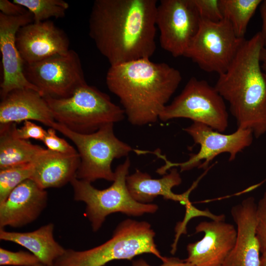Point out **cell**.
<instances>
[{
  "label": "cell",
  "mask_w": 266,
  "mask_h": 266,
  "mask_svg": "<svg viewBox=\"0 0 266 266\" xmlns=\"http://www.w3.org/2000/svg\"><path fill=\"white\" fill-rule=\"evenodd\" d=\"M200 21L193 0H161L157 7L156 23L162 48L174 57H184Z\"/></svg>",
  "instance_id": "7c38bea8"
},
{
  "label": "cell",
  "mask_w": 266,
  "mask_h": 266,
  "mask_svg": "<svg viewBox=\"0 0 266 266\" xmlns=\"http://www.w3.org/2000/svg\"><path fill=\"white\" fill-rule=\"evenodd\" d=\"M32 170V163L0 169V203L20 184L31 178Z\"/></svg>",
  "instance_id": "d4e9b609"
},
{
  "label": "cell",
  "mask_w": 266,
  "mask_h": 266,
  "mask_svg": "<svg viewBox=\"0 0 266 266\" xmlns=\"http://www.w3.org/2000/svg\"><path fill=\"white\" fill-rule=\"evenodd\" d=\"M31 179L39 187H61L74 178L80 159L77 152L63 154L43 148L33 162Z\"/></svg>",
  "instance_id": "d6986e66"
},
{
  "label": "cell",
  "mask_w": 266,
  "mask_h": 266,
  "mask_svg": "<svg viewBox=\"0 0 266 266\" xmlns=\"http://www.w3.org/2000/svg\"><path fill=\"white\" fill-rule=\"evenodd\" d=\"M257 204L255 199L249 197L231 208L237 237L222 266H260V246L256 232Z\"/></svg>",
  "instance_id": "2e32d148"
},
{
  "label": "cell",
  "mask_w": 266,
  "mask_h": 266,
  "mask_svg": "<svg viewBox=\"0 0 266 266\" xmlns=\"http://www.w3.org/2000/svg\"><path fill=\"white\" fill-rule=\"evenodd\" d=\"M33 22V14L29 11L15 17L0 13V50L2 66V78L0 85L1 99L11 91L18 89H31L40 94L26 78L23 71L24 63L16 44V35L19 29Z\"/></svg>",
  "instance_id": "4fadbf2b"
},
{
  "label": "cell",
  "mask_w": 266,
  "mask_h": 266,
  "mask_svg": "<svg viewBox=\"0 0 266 266\" xmlns=\"http://www.w3.org/2000/svg\"><path fill=\"white\" fill-rule=\"evenodd\" d=\"M245 39L236 36L225 19L216 22L200 20L184 57L203 71L219 75L229 67Z\"/></svg>",
  "instance_id": "9c48e42d"
},
{
  "label": "cell",
  "mask_w": 266,
  "mask_h": 266,
  "mask_svg": "<svg viewBox=\"0 0 266 266\" xmlns=\"http://www.w3.org/2000/svg\"><path fill=\"white\" fill-rule=\"evenodd\" d=\"M264 47L260 32L245 39L214 86L229 102L238 128L251 130L257 138L266 133V77L260 62Z\"/></svg>",
  "instance_id": "3957f363"
},
{
  "label": "cell",
  "mask_w": 266,
  "mask_h": 266,
  "mask_svg": "<svg viewBox=\"0 0 266 266\" xmlns=\"http://www.w3.org/2000/svg\"><path fill=\"white\" fill-rule=\"evenodd\" d=\"M155 235L148 222L128 219L118 225L105 243L84 251L66 249L53 266H103L114 260H130L144 253L153 254L165 262L167 257L157 249Z\"/></svg>",
  "instance_id": "277c9868"
},
{
  "label": "cell",
  "mask_w": 266,
  "mask_h": 266,
  "mask_svg": "<svg viewBox=\"0 0 266 266\" xmlns=\"http://www.w3.org/2000/svg\"><path fill=\"white\" fill-rule=\"evenodd\" d=\"M46 133L47 131L42 127L31 121L24 122L23 126L20 128H17L16 125L14 128V133L15 136L25 140L33 138L43 141Z\"/></svg>",
  "instance_id": "f546056e"
},
{
  "label": "cell",
  "mask_w": 266,
  "mask_h": 266,
  "mask_svg": "<svg viewBox=\"0 0 266 266\" xmlns=\"http://www.w3.org/2000/svg\"><path fill=\"white\" fill-rule=\"evenodd\" d=\"M43 97L55 121L79 133H95L106 125L121 121L125 115L108 95L87 84L66 98Z\"/></svg>",
  "instance_id": "5b68a950"
},
{
  "label": "cell",
  "mask_w": 266,
  "mask_h": 266,
  "mask_svg": "<svg viewBox=\"0 0 266 266\" xmlns=\"http://www.w3.org/2000/svg\"><path fill=\"white\" fill-rule=\"evenodd\" d=\"M1 100L0 125L36 121L51 128L55 122L45 99L35 90L15 89Z\"/></svg>",
  "instance_id": "ac0fdd59"
},
{
  "label": "cell",
  "mask_w": 266,
  "mask_h": 266,
  "mask_svg": "<svg viewBox=\"0 0 266 266\" xmlns=\"http://www.w3.org/2000/svg\"><path fill=\"white\" fill-rule=\"evenodd\" d=\"M41 263L31 252L11 251L0 248V265L1 266H30Z\"/></svg>",
  "instance_id": "484cf974"
},
{
  "label": "cell",
  "mask_w": 266,
  "mask_h": 266,
  "mask_svg": "<svg viewBox=\"0 0 266 266\" xmlns=\"http://www.w3.org/2000/svg\"><path fill=\"white\" fill-rule=\"evenodd\" d=\"M132 266H152L149 265L145 260L140 259L133 262ZM159 266H194L186 262L185 260H181L178 258H167L166 261Z\"/></svg>",
  "instance_id": "1f68e13d"
},
{
  "label": "cell",
  "mask_w": 266,
  "mask_h": 266,
  "mask_svg": "<svg viewBox=\"0 0 266 266\" xmlns=\"http://www.w3.org/2000/svg\"><path fill=\"white\" fill-rule=\"evenodd\" d=\"M16 44L25 64L65 54L70 50L66 34L48 20L33 22L21 27L16 33Z\"/></svg>",
  "instance_id": "9a60e30c"
},
{
  "label": "cell",
  "mask_w": 266,
  "mask_h": 266,
  "mask_svg": "<svg viewBox=\"0 0 266 266\" xmlns=\"http://www.w3.org/2000/svg\"><path fill=\"white\" fill-rule=\"evenodd\" d=\"M181 80L177 69L150 59L110 66L106 76L107 86L119 98L128 121L138 126L159 119Z\"/></svg>",
  "instance_id": "7a4b0ae2"
},
{
  "label": "cell",
  "mask_w": 266,
  "mask_h": 266,
  "mask_svg": "<svg viewBox=\"0 0 266 266\" xmlns=\"http://www.w3.org/2000/svg\"><path fill=\"white\" fill-rule=\"evenodd\" d=\"M261 0H219L223 19L231 24L235 34L244 38L249 22Z\"/></svg>",
  "instance_id": "603a6c76"
},
{
  "label": "cell",
  "mask_w": 266,
  "mask_h": 266,
  "mask_svg": "<svg viewBox=\"0 0 266 266\" xmlns=\"http://www.w3.org/2000/svg\"><path fill=\"white\" fill-rule=\"evenodd\" d=\"M54 225L50 223L28 232H8L0 229V239L19 244L34 255L46 266H53L66 249L54 237Z\"/></svg>",
  "instance_id": "44dd1931"
},
{
  "label": "cell",
  "mask_w": 266,
  "mask_h": 266,
  "mask_svg": "<svg viewBox=\"0 0 266 266\" xmlns=\"http://www.w3.org/2000/svg\"><path fill=\"white\" fill-rule=\"evenodd\" d=\"M16 124L0 125V169L32 163L43 149L16 136Z\"/></svg>",
  "instance_id": "7402d4cb"
},
{
  "label": "cell",
  "mask_w": 266,
  "mask_h": 266,
  "mask_svg": "<svg viewBox=\"0 0 266 266\" xmlns=\"http://www.w3.org/2000/svg\"><path fill=\"white\" fill-rule=\"evenodd\" d=\"M225 220L203 221L196 227V233H203L202 239L188 244L185 260L194 266H222L233 249L237 231Z\"/></svg>",
  "instance_id": "5bb4252c"
},
{
  "label": "cell",
  "mask_w": 266,
  "mask_h": 266,
  "mask_svg": "<svg viewBox=\"0 0 266 266\" xmlns=\"http://www.w3.org/2000/svg\"><path fill=\"white\" fill-rule=\"evenodd\" d=\"M262 20V31L260 32L263 39L264 47H266V0H262L260 5Z\"/></svg>",
  "instance_id": "d6a6232c"
},
{
  "label": "cell",
  "mask_w": 266,
  "mask_h": 266,
  "mask_svg": "<svg viewBox=\"0 0 266 266\" xmlns=\"http://www.w3.org/2000/svg\"><path fill=\"white\" fill-rule=\"evenodd\" d=\"M182 179L177 169L173 168L169 173L165 174L160 179H153L146 172L136 169L134 173L128 175L126 178L128 190L136 201L148 203L155 198L162 196L165 200L179 201L185 205L190 203L189 196L197 182L194 183L187 192L182 194H176L172 189L179 185Z\"/></svg>",
  "instance_id": "ffe728a7"
},
{
  "label": "cell",
  "mask_w": 266,
  "mask_h": 266,
  "mask_svg": "<svg viewBox=\"0 0 266 266\" xmlns=\"http://www.w3.org/2000/svg\"><path fill=\"white\" fill-rule=\"evenodd\" d=\"M260 62L262 69L266 77V47H263L260 55Z\"/></svg>",
  "instance_id": "836d02e7"
},
{
  "label": "cell",
  "mask_w": 266,
  "mask_h": 266,
  "mask_svg": "<svg viewBox=\"0 0 266 266\" xmlns=\"http://www.w3.org/2000/svg\"><path fill=\"white\" fill-rule=\"evenodd\" d=\"M260 266H266V252L262 253Z\"/></svg>",
  "instance_id": "e575fe53"
},
{
  "label": "cell",
  "mask_w": 266,
  "mask_h": 266,
  "mask_svg": "<svg viewBox=\"0 0 266 266\" xmlns=\"http://www.w3.org/2000/svg\"><path fill=\"white\" fill-rule=\"evenodd\" d=\"M45 190L27 179L17 186L0 203V229L19 228L35 221L46 207Z\"/></svg>",
  "instance_id": "e0dca14e"
},
{
  "label": "cell",
  "mask_w": 266,
  "mask_h": 266,
  "mask_svg": "<svg viewBox=\"0 0 266 266\" xmlns=\"http://www.w3.org/2000/svg\"><path fill=\"white\" fill-rule=\"evenodd\" d=\"M56 131L52 128H50L47 130L46 134L43 140L47 149L63 154L76 153L77 151L73 146L56 134Z\"/></svg>",
  "instance_id": "f1b7e54d"
},
{
  "label": "cell",
  "mask_w": 266,
  "mask_h": 266,
  "mask_svg": "<svg viewBox=\"0 0 266 266\" xmlns=\"http://www.w3.org/2000/svg\"><path fill=\"white\" fill-rule=\"evenodd\" d=\"M45 266L44 265H43L41 263H39L37 264L36 265H33V266Z\"/></svg>",
  "instance_id": "d590c367"
},
{
  "label": "cell",
  "mask_w": 266,
  "mask_h": 266,
  "mask_svg": "<svg viewBox=\"0 0 266 266\" xmlns=\"http://www.w3.org/2000/svg\"><path fill=\"white\" fill-rule=\"evenodd\" d=\"M200 20L216 22L223 19L219 0H193Z\"/></svg>",
  "instance_id": "4316f807"
},
{
  "label": "cell",
  "mask_w": 266,
  "mask_h": 266,
  "mask_svg": "<svg viewBox=\"0 0 266 266\" xmlns=\"http://www.w3.org/2000/svg\"><path fill=\"white\" fill-rule=\"evenodd\" d=\"M114 124H108L88 134L74 132L56 121L52 124L51 128L69 138L77 148L80 163L76 178L91 183L100 179L114 180L112 162L128 156L134 149L116 136Z\"/></svg>",
  "instance_id": "52a82bcc"
},
{
  "label": "cell",
  "mask_w": 266,
  "mask_h": 266,
  "mask_svg": "<svg viewBox=\"0 0 266 266\" xmlns=\"http://www.w3.org/2000/svg\"><path fill=\"white\" fill-rule=\"evenodd\" d=\"M156 0H96L89 34L110 66L150 59L156 44Z\"/></svg>",
  "instance_id": "6da1fadb"
},
{
  "label": "cell",
  "mask_w": 266,
  "mask_h": 266,
  "mask_svg": "<svg viewBox=\"0 0 266 266\" xmlns=\"http://www.w3.org/2000/svg\"><path fill=\"white\" fill-rule=\"evenodd\" d=\"M0 10L4 15L12 17L19 16L28 11L24 7L8 0H0Z\"/></svg>",
  "instance_id": "4dcf8cb0"
},
{
  "label": "cell",
  "mask_w": 266,
  "mask_h": 266,
  "mask_svg": "<svg viewBox=\"0 0 266 266\" xmlns=\"http://www.w3.org/2000/svg\"><path fill=\"white\" fill-rule=\"evenodd\" d=\"M131 162L127 157L115 170V179L107 188L99 190L91 182L74 178L70 182L74 200L84 202L85 214L91 222L92 230L97 232L106 217L120 212L129 216H140L145 213H154L158 209L156 204L136 201L129 193L126 184Z\"/></svg>",
  "instance_id": "8992f818"
},
{
  "label": "cell",
  "mask_w": 266,
  "mask_h": 266,
  "mask_svg": "<svg viewBox=\"0 0 266 266\" xmlns=\"http://www.w3.org/2000/svg\"><path fill=\"white\" fill-rule=\"evenodd\" d=\"M24 74L43 97L54 99L72 96L87 84L78 54L69 50L31 64H24Z\"/></svg>",
  "instance_id": "30bf717a"
},
{
  "label": "cell",
  "mask_w": 266,
  "mask_h": 266,
  "mask_svg": "<svg viewBox=\"0 0 266 266\" xmlns=\"http://www.w3.org/2000/svg\"><path fill=\"white\" fill-rule=\"evenodd\" d=\"M256 232L261 252H266V192L257 204Z\"/></svg>",
  "instance_id": "83f0119b"
},
{
  "label": "cell",
  "mask_w": 266,
  "mask_h": 266,
  "mask_svg": "<svg viewBox=\"0 0 266 266\" xmlns=\"http://www.w3.org/2000/svg\"><path fill=\"white\" fill-rule=\"evenodd\" d=\"M179 118L202 123L221 133L228 126L224 100L214 86L195 77H192L181 93L167 104L159 120L166 122Z\"/></svg>",
  "instance_id": "ba28073f"
},
{
  "label": "cell",
  "mask_w": 266,
  "mask_h": 266,
  "mask_svg": "<svg viewBox=\"0 0 266 266\" xmlns=\"http://www.w3.org/2000/svg\"><path fill=\"white\" fill-rule=\"evenodd\" d=\"M184 130L192 137L195 144L200 145V150L192 154L187 161L176 164L159 154L158 156L165 160L166 164L157 170L159 174L164 175L169 168L175 166L180 167L181 171L197 167L205 169L216 157L224 153H229V160L233 161L239 153L252 144L254 135L251 130L239 128L232 133L224 134L198 122H193Z\"/></svg>",
  "instance_id": "8fae6325"
},
{
  "label": "cell",
  "mask_w": 266,
  "mask_h": 266,
  "mask_svg": "<svg viewBox=\"0 0 266 266\" xmlns=\"http://www.w3.org/2000/svg\"><path fill=\"white\" fill-rule=\"evenodd\" d=\"M13 2L24 7L33 16V22L46 21L51 17L62 18L69 7L62 0H13Z\"/></svg>",
  "instance_id": "cb8c5ba5"
}]
</instances>
